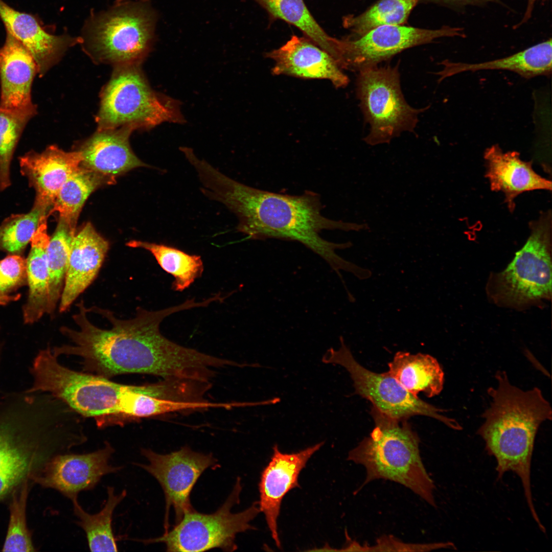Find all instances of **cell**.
I'll return each instance as SVG.
<instances>
[{"instance_id":"f546056e","label":"cell","mask_w":552,"mask_h":552,"mask_svg":"<svg viewBox=\"0 0 552 552\" xmlns=\"http://www.w3.org/2000/svg\"><path fill=\"white\" fill-rule=\"evenodd\" d=\"M126 245L149 251L161 268L174 278L172 288L182 291L201 277L203 263L200 256L190 255L173 246L139 240H131Z\"/></svg>"},{"instance_id":"277c9868","label":"cell","mask_w":552,"mask_h":552,"mask_svg":"<svg viewBox=\"0 0 552 552\" xmlns=\"http://www.w3.org/2000/svg\"><path fill=\"white\" fill-rule=\"evenodd\" d=\"M495 378L497 385L487 390L491 402L482 414L484 421L477 434L496 460L498 477L509 471L519 477L530 510L535 514L532 457L537 431L543 422L551 420V407L540 388L523 390L512 384L503 371L497 372Z\"/></svg>"},{"instance_id":"8fae6325","label":"cell","mask_w":552,"mask_h":552,"mask_svg":"<svg viewBox=\"0 0 552 552\" xmlns=\"http://www.w3.org/2000/svg\"><path fill=\"white\" fill-rule=\"evenodd\" d=\"M155 13L147 4L114 7L89 24L87 36L94 56L115 65L140 64L151 49Z\"/></svg>"},{"instance_id":"cb8c5ba5","label":"cell","mask_w":552,"mask_h":552,"mask_svg":"<svg viewBox=\"0 0 552 552\" xmlns=\"http://www.w3.org/2000/svg\"><path fill=\"white\" fill-rule=\"evenodd\" d=\"M441 71L436 74L438 82L465 72L486 70H502L516 73L525 78L538 76H548L552 66V40L550 38L510 56L493 60L468 63L442 61Z\"/></svg>"},{"instance_id":"8992f818","label":"cell","mask_w":552,"mask_h":552,"mask_svg":"<svg viewBox=\"0 0 552 552\" xmlns=\"http://www.w3.org/2000/svg\"><path fill=\"white\" fill-rule=\"evenodd\" d=\"M372 414L374 428L347 458L366 470L365 479L357 492L374 480H388L409 489L436 508L435 486L420 456L417 434L407 420L389 417L374 407Z\"/></svg>"},{"instance_id":"603a6c76","label":"cell","mask_w":552,"mask_h":552,"mask_svg":"<svg viewBox=\"0 0 552 552\" xmlns=\"http://www.w3.org/2000/svg\"><path fill=\"white\" fill-rule=\"evenodd\" d=\"M133 130L129 126L98 130L79 150L82 157L81 166L114 179L133 169L150 167L130 148L129 138Z\"/></svg>"},{"instance_id":"7c38bea8","label":"cell","mask_w":552,"mask_h":552,"mask_svg":"<svg viewBox=\"0 0 552 552\" xmlns=\"http://www.w3.org/2000/svg\"><path fill=\"white\" fill-rule=\"evenodd\" d=\"M340 348L329 349L322 358L325 363L339 364L350 373L355 393L369 400L373 407L389 417L407 420L415 415L431 417L450 428L461 430L454 419L442 414L445 411L410 394L388 372L377 373L362 366L354 358L342 337Z\"/></svg>"},{"instance_id":"9c48e42d","label":"cell","mask_w":552,"mask_h":552,"mask_svg":"<svg viewBox=\"0 0 552 552\" xmlns=\"http://www.w3.org/2000/svg\"><path fill=\"white\" fill-rule=\"evenodd\" d=\"M399 65H379L358 72L356 94L370 131L364 137L368 145L389 144L404 132H413L419 114L408 104L402 91Z\"/></svg>"},{"instance_id":"ac0fdd59","label":"cell","mask_w":552,"mask_h":552,"mask_svg":"<svg viewBox=\"0 0 552 552\" xmlns=\"http://www.w3.org/2000/svg\"><path fill=\"white\" fill-rule=\"evenodd\" d=\"M82 160L80 151L65 152L55 145L41 153L31 151L21 156L20 172L35 191L34 203L50 210L60 188Z\"/></svg>"},{"instance_id":"5b68a950","label":"cell","mask_w":552,"mask_h":552,"mask_svg":"<svg viewBox=\"0 0 552 552\" xmlns=\"http://www.w3.org/2000/svg\"><path fill=\"white\" fill-rule=\"evenodd\" d=\"M58 358L50 346L38 353L29 369L33 381L27 392L49 394L82 417L95 419L100 428L126 422L139 385L73 370Z\"/></svg>"},{"instance_id":"3957f363","label":"cell","mask_w":552,"mask_h":552,"mask_svg":"<svg viewBox=\"0 0 552 552\" xmlns=\"http://www.w3.org/2000/svg\"><path fill=\"white\" fill-rule=\"evenodd\" d=\"M68 447L64 420L48 395H5L0 399V501L25 481L35 482L47 464Z\"/></svg>"},{"instance_id":"9a60e30c","label":"cell","mask_w":552,"mask_h":552,"mask_svg":"<svg viewBox=\"0 0 552 552\" xmlns=\"http://www.w3.org/2000/svg\"><path fill=\"white\" fill-rule=\"evenodd\" d=\"M96 451L83 454L61 453L54 456L45 465L35 482L59 492L71 500L78 494L91 490L104 475L123 469L114 466L109 460L114 449L107 441Z\"/></svg>"},{"instance_id":"30bf717a","label":"cell","mask_w":552,"mask_h":552,"mask_svg":"<svg viewBox=\"0 0 552 552\" xmlns=\"http://www.w3.org/2000/svg\"><path fill=\"white\" fill-rule=\"evenodd\" d=\"M242 488L241 478L238 477L232 492L214 513L203 514L193 508L162 536L136 540L145 544L164 543L169 552H198L213 548L233 551L238 548L237 534L256 529L250 522L260 512L258 501L242 512H231L232 507L239 503Z\"/></svg>"},{"instance_id":"44dd1931","label":"cell","mask_w":552,"mask_h":552,"mask_svg":"<svg viewBox=\"0 0 552 552\" xmlns=\"http://www.w3.org/2000/svg\"><path fill=\"white\" fill-rule=\"evenodd\" d=\"M486 177L491 189L501 192L510 212L515 208V199L522 193L551 190V182L538 174L532 162L522 160L517 151L503 152L498 145L488 148L484 152Z\"/></svg>"},{"instance_id":"4316f807","label":"cell","mask_w":552,"mask_h":552,"mask_svg":"<svg viewBox=\"0 0 552 552\" xmlns=\"http://www.w3.org/2000/svg\"><path fill=\"white\" fill-rule=\"evenodd\" d=\"M114 180L80 165L60 188L48 216L58 213L59 218L76 233L79 214L87 198L101 186L113 183Z\"/></svg>"},{"instance_id":"d4e9b609","label":"cell","mask_w":552,"mask_h":552,"mask_svg":"<svg viewBox=\"0 0 552 552\" xmlns=\"http://www.w3.org/2000/svg\"><path fill=\"white\" fill-rule=\"evenodd\" d=\"M48 217L42 218L33 236L26 259L29 293L23 308L26 324L34 323L45 313L49 314V273L46 251L50 237L47 233Z\"/></svg>"},{"instance_id":"f35d334b","label":"cell","mask_w":552,"mask_h":552,"mask_svg":"<svg viewBox=\"0 0 552 552\" xmlns=\"http://www.w3.org/2000/svg\"><path fill=\"white\" fill-rule=\"evenodd\" d=\"M547 0H527L526 6L524 13L520 21L514 26V28L517 29L521 26L527 22L532 16V14L536 3L539 1L545 2Z\"/></svg>"},{"instance_id":"d590c367","label":"cell","mask_w":552,"mask_h":552,"mask_svg":"<svg viewBox=\"0 0 552 552\" xmlns=\"http://www.w3.org/2000/svg\"><path fill=\"white\" fill-rule=\"evenodd\" d=\"M27 282V262L11 254L0 261V291L8 293Z\"/></svg>"},{"instance_id":"1f68e13d","label":"cell","mask_w":552,"mask_h":552,"mask_svg":"<svg viewBox=\"0 0 552 552\" xmlns=\"http://www.w3.org/2000/svg\"><path fill=\"white\" fill-rule=\"evenodd\" d=\"M76 234L61 218L50 238L46 254L49 273V314L60 299L68 267L73 238Z\"/></svg>"},{"instance_id":"ab89813d","label":"cell","mask_w":552,"mask_h":552,"mask_svg":"<svg viewBox=\"0 0 552 552\" xmlns=\"http://www.w3.org/2000/svg\"><path fill=\"white\" fill-rule=\"evenodd\" d=\"M20 297V294L10 295L0 291V306L5 305L9 303L18 300Z\"/></svg>"},{"instance_id":"e575fe53","label":"cell","mask_w":552,"mask_h":552,"mask_svg":"<svg viewBox=\"0 0 552 552\" xmlns=\"http://www.w3.org/2000/svg\"><path fill=\"white\" fill-rule=\"evenodd\" d=\"M29 481L24 482L12 493L9 506L10 517L3 551H35L26 522V505Z\"/></svg>"},{"instance_id":"f1b7e54d","label":"cell","mask_w":552,"mask_h":552,"mask_svg":"<svg viewBox=\"0 0 552 552\" xmlns=\"http://www.w3.org/2000/svg\"><path fill=\"white\" fill-rule=\"evenodd\" d=\"M267 12L269 20L280 19L300 29L305 37L324 49L335 59L337 38L329 35L320 26L304 0H254Z\"/></svg>"},{"instance_id":"52a82bcc","label":"cell","mask_w":552,"mask_h":552,"mask_svg":"<svg viewBox=\"0 0 552 552\" xmlns=\"http://www.w3.org/2000/svg\"><path fill=\"white\" fill-rule=\"evenodd\" d=\"M530 235L507 267L492 273L488 298L499 307L523 310L551 297V213L543 212L530 224Z\"/></svg>"},{"instance_id":"7a4b0ae2","label":"cell","mask_w":552,"mask_h":552,"mask_svg":"<svg viewBox=\"0 0 552 552\" xmlns=\"http://www.w3.org/2000/svg\"><path fill=\"white\" fill-rule=\"evenodd\" d=\"M196 172L202 185V193L234 213L239 220L237 231L250 239L297 241L335 265L341 258L334 250L349 248L352 244L328 241L320 233L369 228L366 223L334 220L323 216L320 196L312 191L292 195L251 187L227 177L206 162L201 163Z\"/></svg>"},{"instance_id":"2e32d148","label":"cell","mask_w":552,"mask_h":552,"mask_svg":"<svg viewBox=\"0 0 552 552\" xmlns=\"http://www.w3.org/2000/svg\"><path fill=\"white\" fill-rule=\"evenodd\" d=\"M324 444L321 442L297 452H282L275 444L270 460L263 470L259 484L260 511L264 514L272 538L277 546L281 544L278 519L282 500L292 489L300 487L298 477L311 457Z\"/></svg>"},{"instance_id":"d6986e66","label":"cell","mask_w":552,"mask_h":552,"mask_svg":"<svg viewBox=\"0 0 552 552\" xmlns=\"http://www.w3.org/2000/svg\"><path fill=\"white\" fill-rule=\"evenodd\" d=\"M36 75L38 68L32 55L7 32L5 42L0 47V109L37 110L31 97Z\"/></svg>"},{"instance_id":"ba28073f","label":"cell","mask_w":552,"mask_h":552,"mask_svg":"<svg viewBox=\"0 0 552 552\" xmlns=\"http://www.w3.org/2000/svg\"><path fill=\"white\" fill-rule=\"evenodd\" d=\"M96 120L98 130L149 129L165 122H185L179 102L152 89L139 64L116 66L102 92Z\"/></svg>"},{"instance_id":"e0dca14e","label":"cell","mask_w":552,"mask_h":552,"mask_svg":"<svg viewBox=\"0 0 552 552\" xmlns=\"http://www.w3.org/2000/svg\"><path fill=\"white\" fill-rule=\"evenodd\" d=\"M274 61L272 69L275 75H286L306 79H325L336 88L349 83L334 57L306 37L293 35L286 43L266 54Z\"/></svg>"},{"instance_id":"60d3db41","label":"cell","mask_w":552,"mask_h":552,"mask_svg":"<svg viewBox=\"0 0 552 552\" xmlns=\"http://www.w3.org/2000/svg\"><path fill=\"white\" fill-rule=\"evenodd\" d=\"M1 350H2V346H1V344L0 343V357H1Z\"/></svg>"},{"instance_id":"4fadbf2b","label":"cell","mask_w":552,"mask_h":552,"mask_svg":"<svg viewBox=\"0 0 552 552\" xmlns=\"http://www.w3.org/2000/svg\"><path fill=\"white\" fill-rule=\"evenodd\" d=\"M466 37L462 27L444 26L427 29L404 25H386L358 37L338 39L337 62L343 70L359 72L378 65L407 49L443 37Z\"/></svg>"},{"instance_id":"8d00e7d4","label":"cell","mask_w":552,"mask_h":552,"mask_svg":"<svg viewBox=\"0 0 552 552\" xmlns=\"http://www.w3.org/2000/svg\"><path fill=\"white\" fill-rule=\"evenodd\" d=\"M454 544L450 542L427 544L405 543L392 536L380 537L373 546L360 545V551H424L440 548H455Z\"/></svg>"},{"instance_id":"6da1fadb","label":"cell","mask_w":552,"mask_h":552,"mask_svg":"<svg viewBox=\"0 0 552 552\" xmlns=\"http://www.w3.org/2000/svg\"><path fill=\"white\" fill-rule=\"evenodd\" d=\"M73 315L78 330L61 327L60 332L72 342L52 349L58 357L76 356L82 371L108 379L122 374H144L164 379H186L197 364L196 351L165 337L159 326L166 317L191 309L187 300L177 306L157 311L139 307L132 318L121 319L113 312L77 305Z\"/></svg>"},{"instance_id":"d6a6232c","label":"cell","mask_w":552,"mask_h":552,"mask_svg":"<svg viewBox=\"0 0 552 552\" xmlns=\"http://www.w3.org/2000/svg\"><path fill=\"white\" fill-rule=\"evenodd\" d=\"M50 210L34 203L26 214L12 215L0 224V251L19 255L37 229L42 218Z\"/></svg>"},{"instance_id":"83f0119b","label":"cell","mask_w":552,"mask_h":552,"mask_svg":"<svg viewBox=\"0 0 552 552\" xmlns=\"http://www.w3.org/2000/svg\"><path fill=\"white\" fill-rule=\"evenodd\" d=\"M107 498L102 509L97 513L86 512L78 502V498L72 500L73 511L78 520L76 524L84 532L91 551H118L117 539L112 526V516L117 505L125 498L127 491L116 494L114 488L107 487Z\"/></svg>"},{"instance_id":"836d02e7","label":"cell","mask_w":552,"mask_h":552,"mask_svg":"<svg viewBox=\"0 0 552 552\" xmlns=\"http://www.w3.org/2000/svg\"><path fill=\"white\" fill-rule=\"evenodd\" d=\"M37 110L8 111L0 109V191L10 185V166L21 135Z\"/></svg>"},{"instance_id":"74e56055","label":"cell","mask_w":552,"mask_h":552,"mask_svg":"<svg viewBox=\"0 0 552 552\" xmlns=\"http://www.w3.org/2000/svg\"><path fill=\"white\" fill-rule=\"evenodd\" d=\"M453 10H462L468 6H482L491 3H499V0H428Z\"/></svg>"},{"instance_id":"7402d4cb","label":"cell","mask_w":552,"mask_h":552,"mask_svg":"<svg viewBox=\"0 0 552 552\" xmlns=\"http://www.w3.org/2000/svg\"><path fill=\"white\" fill-rule=\"evenodd\" d=\"M0 18L7 32L32 55L39 77L58 61L68 48L80 41L78 38L47 32L33 16L14 9L2 0H0Z\"/></svg>"},{"instance_id":"ffe728a7","label":"cell","mask_w":552,"mask_h":552,"mask_svg":"<svg viewBox=\"0 0 552 552\" xmlns=\"http://www.w3.org/2000/svg\"><path fill=\"white\" fill-rule=\"evenodd\" d=\"M108 242L87 222L72 242L68 267L60 297V312L72 304L94 281L109 249Z\"/></svg>"},{"instance_id":"5bb4252c","label":"cell","mask_w":552,"mask_h":552,"mask_svg":"<svg viewBox=\"0 0 552 552\" xmlns=\"http://www.w3.org/2000/svg\"><path fill=\"white\" fill-rule=\"evenodd\" d=\"M141 453L149 462L147 465L134 463L153 476L161 486L166 500L164 518L165 532L169 528L170 509L175 512V524L184 514L193 509L190 501L191 492L201 474L208 468L220 467L212 454L192 450L188 446L168 454H159L149 449Z\"/></svg>"},{"instance_id":"4dcf8cb0","label":"cell","mask_w":552,"mask_h":552,"mask_svg":"<svg viewBox=\"0 0 552 552\" xmlns=\"http://www.w3.org/2000/svg\"><path fill=\"white\" fill-rule=\"evenodd\" d=\"M420 0H379L356 16H344L342 25L352 37L360 36L377 27L403 25Z\"/></svg>"},{"instance_id":"484cf974","label":"cell","mask_w":552,"mask_h":552,"mask_svg":"<svg viewBox=\"0 0 552 552\" xmlns=\"http://www.w3.org/2000/svg\"><path fill=\"white\" fill-rule=\"evenodd\" d=\"M388 365V372L415 396L423 392L431 398L438 395L443 388L444 372L438 360L431 355L399 351Z\"/></svg>"}]
</instances>
